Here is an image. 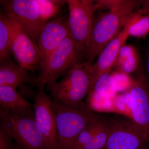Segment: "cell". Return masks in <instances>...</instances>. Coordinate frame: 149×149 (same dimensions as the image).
I'll return each mask as SVG.
<instances>
[{
  "label": "cell",
  "mask_w": 149,
  "mask_h": 149,
  "mask_svg": "<svg viewBox=\"0 0 149 149\" xmlns=\"http://www.w3.org/2000/svg\"><path fill=\"white\" fill-rule=\"evenodd\" d=\"M91 65L84 61L75 65L60 81L47 84L52 99L74 107L82 105L91 90Z\"/></svg>",
  "instance_id": "cell-3"
},
{
  "label": "cell",
  "mask_w": 149,
  "mask_h": 149,
  "mask_svg": "<svg viewBox=\"0 0 149 149\" xmlns=\"http://www.w3.org/2000/svg\"><path fill=\"white\" fill-rule=\"evenodd\" d=\"M142 15L136 11L128 19L120 33L104 48L96 63L91 65L90 66L91 86L101 76L109 74L111 68L114 66L120 49L125 45L129 36V27Z\"/></svg>",
  "instance_id": "cell-11"
},
{
  "label": "cell",
  "mask_w": 149,
  "mask_h": 149,
  "mask_svg": "<svg viewBox=\"0 0 149 149\" xmlns=\"http://www.w3.org/2000/svg\"><path fill=\"white\" fill-rule=\"evenodd\" d=\"M87 52L75 44L70 35L66 37L51 55L45 69L37 77L38 85L56 82L75 65L87 58Z\"/></svg>",
  "instance_id": "cell-5"
},
{
  "label": "cell",
  "mask_w": 149,
  "mask_h": 149,
  "mask_svg": "<svg viewBox=\"0 0 149 149\" xmlns=\"http://www.w3.org/2000/svg\"><path fill=\"white\" fill-rule=\"evenodd\" d=\"M9 19L11 28V53L19 66L27 71H35L40 66V54L37 44L16 22Z\"/></svg>",
  "instance_id": "cell-10"
},
{
  "label": "cell",
  "mask_w": 149,
  "mask_h": 149,
  "mask_svg": "<svg viewBox=\"0 0 149 149\" xmlns=\"http://www.w3.org/2000/svg\"><path fill=\"white\" fill-rule=\"evenodd\" d=\"M149 33V15H142L128 29L129 36L137 38H145Z\"/></svg>",
  "instance_id": "cell-21"
},
{
  "label": "cell",
  "mask_w": 149,
  "mask_h": 149,
  "mask_svg": "<svg viewBox=\"0 0 149 149\" xmlns=\"http://www.w3.org/2000/svg\"><path fill=\"white\" fill-rule=\"evenodd\" d=\"M1 124L13 139L26 149H49L42 133L37 125L34 109L17 113L1 109Z\"/></svg>",
  "instance_id": "cell-4"
},
{
  "label": "cell",
  "mask_w": 149,
  "mask_h": 149,
  "mask_svg": "<svg viewBox=\"0 0 149 149\" xmlns=\"http://www.w3.org/2000/svg\"><path fill=\"white\" fill-rule=\"evenodd\" d=\"M116 89L113 77L108 74L99 77L91 86L90 91L101 97L113 95L116 93Z\"/></svg>",
  "instance_id": "cell-18"
},
{
  "label": "cell",
  "mask_w": 149,
  "mask_h": 149,
  "mask_svg": "<svg viewBox=\"0 0 149 149\" xmlns=\"http://www.w3.org/2000/svg\"><path fill=\"white\" fill-rule=\"evenodd\" d=\"M122 1H96L98 6L99 9L111 10L116 6L119 5Z\"/></svg>",
  "instance_id": "cell-24"
},
{
  "label": "cell",
  "mask_w": 149,
  "mask_h": 149,
  "mask_svg": "<svg viewBox=\"0 0 149 149\" xmlns=\"http://www.w3.org/2000/svg\"><path fill=\"white\" fill-rule=\"evenodd\" d=\"M45 85H38L33 106L35 120L49 149H58L55 116L51 98L44 91Z\"/></svg>",
  "instance_id": "cell-12"
},
{
  "label": "cell",
  "mask_w": 149,
  "mask_h": 149,
  "mask_svg": "<svg viewBox=\"0 0 149 149\" xmlns=\"http://www.w3.org/2000/svg\"><path fill=\"white\" fill-rule=\"evenodd\" d=\"M143 1L126 0L111 10L103 13L93 20L87 62L90 65L102 50L122 30Z\"/></svg>",
  "instance_id": "cell-1"
},
{
  "label": "cell",
  "mask_w": 149,
  "mask_h": 149,
  "mask_svg": "<svg viewBox=\"0 0 149 149\" xmlns=\"http://www.w3.org/2000/svg\"><path fill=\"white\" fill-rule=\"evenodd\" d=\"M109 121L106 144L103 149H144L149 141L133 121L115 119Z\"/></svg>",
  "instance_id": "cell-9"
},
{
  "label": "cell",
  "mask_w": 149,
  "mask_h": 149,
  "mask_svg": "<svg viewBox=\"0 0 149 149\" xmlns=\"http://www.w3.org/2000/svg\"><path fill=\"white\" fill-rule=\"evenodd\" d=\"M1 109L12 112L23 113L31 111L33 106L15 90L9 86L0 87Z\"/></svg>",
  "instance_id": "cell-15"
},
{
  "label": "cell",
  "mask_w": 149,
  "mask_h": 149,
  "mask_svg": "<svg viewBox=\"0 0 149 149\" xmlns=\"http://www.w3.org/2000/svg\"><path fill=\"white\" fill-rule=\"evenodd\" d=\"M147 149V148H145V149Z\"/></svg>",
  "instance_id": "cell-27"
},
{
  "label": "cell",
  "mask_w": 149,
  "mask_h": 149,
  "mask_svg": "<svg viewBox=\"0 0 149 149\" xmlns=\"http://www.w3.org/2000/svg\"><path fill=\"white\" fill-rule=\"evenodd\" d=\"M13 139L8 131L1 124L0 127V149H11Z\"/></svg>",
  "instance_id": "cell-23"
},
{
  "label": "cell",
  "mask_w": 149,
  "mask_h": 149,
  "mask_svg": "<svg viewBox=\"0 0 149 149\" xmlns=\"http://www.w3.org/2000/svg\"><path fill=\"white\" fill-rule=\"evenodd\" d=\"M11 28L9 17L5 13H0V63L10 59Z\"/></svg>",
  "instance_id": "cell-16"
},
{
  "label": "cell",
  "mask_w": 149,
  "mask_h": 149,
  "mask_svg": "<svg viewBox=\"0 0 149 149\" xmlns=\"http://www.w3.org/2000/svg\"><path fill=\"white\" fill-rule=\"evenodd\" d=\"M139 63L140 58L138 53L123 59L116 60L114 66L116 67L118 71L128 75L137 71L139 68Z\"/></svg>",
  "instance_id": "cell-22"
},
{
  "label": "cell",
  "mask_w": 149,
  "mask_h": 149,
  "mask_svg": "<svg viewBox=\"0 0 149 149\" xmlns=\"http://www.w3.org/2000/svg\"><path fill=\"white\" fill-rule=\"evenodd\" d=\"M55 116L58 149H72L80 132L96 114L84 103L79 107L66 105L51 98Z\"/></svg>",
  "instance_id": "cell-2"
},
{
  "label": "cell",
  "mask_w": 149,
  "mask_h": 149,
  "mask_svg": "<svg viewBox=\"0 0 149 149\" xmlns=\"http://www.w3.org/2000/svg\"><path fill=\"white\" fill-rule=\"evenodd\" d=\"M146 71L147 76H148V78H147V79L149 84V54L148 56V59H147Z\"/></svg>",
  "instance_id": "cell-26"
},
{
  "label": "cell",
  "mask_w": 149,
  "mask_h": 149,
  "mask_svg": "<svg viewBox=\"0 0 149 149\" xmlns=\"http://www.w3.org/2000/svg\"><path fill=\"white\" fill-rule=\"evenodd\" d=\"M70 35L78 47L88 54L91 43L94 15L98 10L96 1L67 0Z\"/></svg>",
  "instance_id": "cell-6"
},
{
  "label": "cell",
  "mask_w": 149,
  "mask_h": 149,
  "mask_svg": "<svg viewBox=\"0 0 149 149\" xmlns=\"http://www.w3.org/2000/svg\"><path fill=\"white\" fill-rule=\"evenodd\" d=\"M129 93L133 121L149 141V84L143 68L137 70Z\"/></svg>",
  "instance_id": "cell-8"
},
{
  "label": "cell",
  "mask_w": 149,
  "mask_h": 149,
  "mask_svg": "<svg viewBox=\"0 0 149 149\" xmlns=\"http://www.w3.org/2000/svg\"><path fill=\"white\" fill-rule=\"evenodd\" d=\"M40 16L47 22L49 19L56 16L62 6L66 3V1L58 0H35Z\"/></svg>",
  "instance_id": "cell-19"
},
{
  "label": "cell",
  "mask_w": 149,
  "mask_h": 149,
  "mask_svg": "<svg viewBox=\"0 0 149 149\" xmlns=\"http://www.w3.org/2000/svg\"><path fill=\"white\" fill-rule=\"evenodd\" d=\"M104 119L96 115L77 136L72 149H81L91 141L100 129Z\"/></svg>",
  "instance_id": "cell-17"
},
{
  "label": "cell",
  "mask_w": 149,
  "mask_h": 149,
  "mask_svg": "<svg viewBox=\"0 0 149 149\" xmlns=\"http://www.w3.org/2000/svg\"><path fill=\"white\" fill-rule=\"evenodd\" d=\"M142 8L139 10L138 11L143 15H149V0L145 1L142 3Z\"/></svg>",
  "instance_id": "cell-25"
},
{
  "label": "cell",
  "mask_w": 149,
  "mask_h": 149,
  "mask_svg": "<svg viewBox=\"0 0 149 149\" xmlns=\"http://www.w3.org/2000/svg\"><path fill=\"white\" fill-rule=\"evenodd\" d=\"M5 13L16 22L37 44L40 33L48 22L40 16L35 0L1 1Z\"/></svg>",
  "instance_id": "cell-7"
},
{
  "label": "cell",
  "mask_w": 149,
  "mask_h": 149,
  "mask_svg": "<svg viewBox=\"0 0 149 149\" xmlns=\"http://www.w3.org/2000/svg\"><path fill=\"white\" fill-rule=\"evenodd\" d=\"M69 35L68 19L65 17L54 19L46 24L37 42L40 54L41 72L45 68L52 54Z\"/></svg>",
  "instance_id": "cell-13"
},
{
  "label": "cell",
  "mask_w": 149,
  "mask_h": 149,
  "mask_svg": "<svg viewBox=\"0 0 149 149\" xmlns=\"http://www.w3.org/2000/svg\"><path fill=\"white\" fill-rule=\"evenodd\" d=\"M27 70L11 59L0 63V87L9 86L16 89L24 83H37Z\"/></svg>",
  "instance_id": "cell-14"
},
{
  "label": "cell",
  "mask_w": 149,
  "mask_h": 149,
  "mask_svg": "<svg viewBox=\"0 0 149 149\" xmlns=\"http://www.w3.org/2000/svg\"><path fill=\"white\" fill-rule=\"evenodd\" d=\"M109 130V121L105 118L100 129L91 141L81 149H103L106 144Z\"/></svg>",
  "instance_id": "cell-20"
}]
</instances>
